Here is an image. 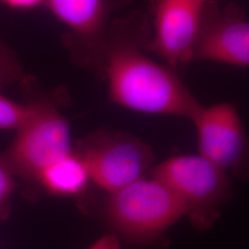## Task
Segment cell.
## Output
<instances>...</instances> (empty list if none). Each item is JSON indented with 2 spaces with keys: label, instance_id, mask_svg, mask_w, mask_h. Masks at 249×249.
Instances as JSON below:
<instances>
[{
  "label": "cell",
  "instance_id": "1",
  "mask_svg": "<svg viewBox=\"0 0 249 249\" xmlns=\"http://www.w3.org/2000/svg\"><path fill=\"white\" fill-rule=\"evenodd\" d=\"M132 21L108 29L94 70L107 79L111 102L140 113L191 119L201 105L172 68L145 53L142 22Z\"/></svg>",
  "mask_w": 249,
  "mask_h": 249
},
{
  "label": "cell",
  "instance_id": "2",
  "mask_svg": "<svg viewBox=\"0 0 249 249\" xmlns=\"http://www.w3.org/2000/svg\"><path fill=\"white\" fill-rule=\"evenodd\" d=\"M184 201L155 178H142L110 194L105 217L113 233L136 246L163 248L164 233L187 216Z\"/></svg>",
  "mask_w": 249,
  "mask_h": 249
},
{
  "label": "cell",
  "instance_id": "3",
  "mask_svg": "<svg viewBox=\"0 0 249 249\" xmlns=\"http://www.w3.org/2000/svg\"><path fill=\"white\" fill-rule=\"evenodd\" d=\"M150 174L184 201L190 223L199 231L216 223L231 198L227 174L200 155L173 156L152 167Z\"/></svg>",
  "mask_w": 249,
  "mask_h": 249
},
{
  "label": "cell",
  "instance_id": "4",
  "mask_svg": "<svg viewBox=\"0 0 249 249\" xmlns=\"http://www.w3.org/2000/svg\"><path fill=\"white\" fill-rule=\"evenodd\" d=\"M34 113L0 160L14 177L37 183L42 172L71 152V135L67 118L50 99L32 100Z\"/></svg>",
  "mask_w": 249,
  "mask_h": 249
},
{
  "label": "cell",
  "instance_id": "5",
  "mask_svg": "<svg viewBox=\"0 0 249 249\" xmlns=\"http://www.w3.org/2000/svg\"><path fill=\"white\" fill-rule=\"evenodd\" d=\"M90 181L109 194L144 178L154 156L150 145L130 134L99 130L76 144Z\"/></svg>",
  "mask_w": 249,
  "mask_h": 249
},
{
  "label": "cell",
  "instance_id": "6",
  "mask_svg": "<svg viewBox=\"0 0 249 249\" xmlns=\"http://www.w3.org/2000/svg\"><path fill=\"white\" fill-rule=\"evenodd\" d=\"M196 126L199 155L237 178L249 173V142L236 108L229 103L198 107L191 117Z\"/></svg>",
  "mask_w": 249,
  "mask_h": 249
},
{
  "label": "cell",
  "instance_id": "7",
  "mask_svg": "<svg viewBox=\"0 0 249 249\" xmlns=\"http://www.w3.org/2000/svg\"><path fill=\"white\" fill-rule=\"evenodd\" d=\"M192 60L249 67V23L238 6L220 7L213 0L206 2L192 49Z\"/></svg>",
  "mask_w": 249,
  "mask_h": 249
},
{
  "label": "cell",
  "instance_id": "8",
  "mask_svg": "<svg viewBox=\"0 0 249 249\" xmlns=\"http://www.w3.org/2000/svg\"><path fill=\"white\" fill-rule=\"evenodd\" d=\"M45 6L70 29L64 44L74 61L92 70L109 29L115 0H46Z\"/></svg>",
  "mask_w": 249,
  "mask_h": 249
},
{
  "label": "cell",
  "instance_id": "9",
  "mask_svg": "<svg viewBox=\"0 0 249 249\" xmlns=\"http://www.w3.org/2000/svg\"><path fill=\"white\" fill-rule=\"evenodd\" d=\"M206 0H154L153 36L148 49L174 69L191 61Z\"/></svg>",
  "mask_w": 249,
  "mask_h": 249
},
{
  "label": "cell",
  "instance_id": "10",
  "mask_svg": "<svg viewBox=\"0 0 249 249\" xmlns=\"http://www.w3.org/2000/svg\"><path fill=\"white\" fill-rule=\"evenodd\" d=\"M89 181L85 163L72 150L70 154L45 168L37 184L52 195L71 196L82 193Z\"/></svg>",
  "mask_w": 249,
  "mask_h": 249
},
{
  "label": "cell",
  "instance_id": "11",
  "mask_svg": "<svg viewBox=\"0 0 249 249\" xmlns=\"http://www.w3.org/2000/svg\"><path fill=\"white\" fill-rule=\"evenodd\" d=\"M34 113V103L21 104L0 94V129L18 130Z\"/></svg>",
  "mask_w": 249,
  "mask_h": 249
},
{
  "label": "cell",
  "instance_id": "12",
  "mask_svg": "<svg viewBox=\"0 0 249 249\" xmlns=\"http://www.w3.org/2000/svg\"><path fill=\"white\" fill-rule=\"evenodd\" d=\"M22 67L16 53L0 43V89L25 80Z\"/></svg>",
  "mask_w": 249,
  "mask_h": 249
},
{
  "label": "cell",
  "instance_id": "13",
  "mask_svg": "<svg viewBox=\"0 0 249 249\" xmlns=\"http://www.w3.org/2000/svg\"><path fill=\"white\" fill-rule=\"evenodd\" d=\"M15 188L14 176L0 160V220L9 216V197Z\"/></svg>",
  "mask_w": 249,
  "mask_h": 249
},
{
  "label": "cell",
  "instance_id": "14",
  "mask_svg": "<svg viewBox=\"0 0 249 249\" xmlns=\"http://www.w3.org/2000/svg\"><path fill=\"white\" fill-rule=\"evenodd\" d=\"M88 249H121L120 239L115 233L109 232L99 238Z\"/></svg>",
  "mask_w": 249,
  "mask_h": 249
},
{
  "label": "cell",
  "instance_id": "15",
  "mask_svg": "<svg viewBox=\"0 0 249 249\" xmlns=\"http://www.w3.org/2000/svg\"><path fill=\"white\" fill-rule=\"evenodd\" d=\"M4 5L13 9H32L45 6L46 0H0Z\"/></svg>",
  "mask_w": 249,
  "mask_h": 249
},
{
  "label": "cell",
  "instance_id": "16",
  "mask_svg": "<svg viewBox=\"0 0 249 249\" xmlns=\"http://www.w3.org/2000/svg\"><path fill=\"white\" fill-rule=\"evenodd\" d=\"M206 1H208V0H206Z\"/></svg>",
  "mask_w": 249,
  "mask_h": 249
}]
</instances>
